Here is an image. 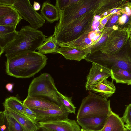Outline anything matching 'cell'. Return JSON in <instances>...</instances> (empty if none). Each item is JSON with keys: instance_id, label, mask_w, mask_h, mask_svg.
Masks as SVG:
<instances>
[{"instance_id": "ffe728a7", "label": "cell", "mask_w": 131, "mask_h": 131, "mask_svg": "<svg viewBox=\"0 0 131 131\" xmlns=\"http://www.w3.org/2000/svg\"><path fill=\"white\" fill-rule=\"evenodd\" d=\"M16 27L0 25V56L4 48L15 38L17 34Z\"/></svg>"}, {"instance_id": "ac0fdd59", "label": "cell", "mask_w": 131, "mask_h": 131, "mask_svg": "<svg viewBox=\"0 0 131 131\" xmlns=\"http://www.w3.org/2000/svg\"><path fill=\"white\" fill-rule=\"evenodd\" d=\"M113 80L109 81L105 79L97 84L92 86L90 91L98 93V95L107 100L115 92L116 88L113 83Z\"/></svg>"}, {"instance_id": "7bdbcfd3", "label": "cell", "mask_w": 131, "mask_h": 131, "mask_svg": "<svg viewBox=\"0 0 131 131\" xmlns=\"http://www.w3.org/2000/svg\"><path fill=\"white\" fill-rule=\"evenodd\" d=\"M125 127L129 131H131V125L125 124Z\"/></svg>"}, {"instance_id": "4dcf8cb0", "label": "cell", "mask_w": 131, "mask_h": 131, "mask_svg": "<svg viewBox=\"0 0 131 131\" xmlns=\"http://www.w3.org/2000/svg\"><path fill=\"white\" fill-rule=\"evenodd\" d=\"M130 17L125 13L122 14L119 17L116 25L120 29L127 28Z\"/></svg>"}, {"instance_id": "4316f807", "label": "cell", "mask_w": 131, "mask_h": 131, "mask_svg": "<svg viewBox=\"0 0 131 131\" xmlns=\"http://www.w3.org/2000/svg\"><path fill=\"white\" fill-rule=\"evenodd\" d=\"M23 19L21 16L14 8L9 14L0 17V25L16 27Z\"/></svg>"}, {"instance_id": "8992f818", "label": "cell", "mask_w": 131, "mask_h": 131, "mask_svg": "<svg viewBox=\"0 0 131 131\" xmlns=\"http://www.w3.org/2000/svg\"><path fill=\"white\" fill-rule=\"evenodd\" d=\"M110 101L91 91L83 99L78 109L77 119L109 115L112 111Z\"/></svg>"}, {"instance_id": "2e32d148", "label": "cell", "mask_w": 131, "mask_h": 131, "mask_svg": "<svg viewBox=\"0 0 131 131\" xmlns=\"http://www.w3.org/2000/svg\"><path fill=\"white\" fill-rule=\"evenodd\" d=\"M57 53L63 55L67 60H74L79 61L85 59L89 53L86 49H82L66 46H60Z\"/></svg>"}, {"instance_id": "d6986e66", "label": "cell", "mask_w": 131, "mask_h": 131, "mask_svg": "<svg viewBox=\"0 0 131 131\" xmlns=\"http://www.w3.org/2000/svg\"><path fill=\"white\" fill-rule=\"evenodd\" d=\"M5 113L15 119L21 126L23 131H37L40 129L38 123L14 112L10 108H4Z\"/></svg>"}, {"instance_id": "b9f144b4", "label": "cell", "mask_w": 131, "mask_h": 131, "mask_svg": "<svg viewBox=\"0 0 131 131\" xmlns=\"http://www.w3.org/2000/svg\"><path fill=\"white\" fill-rule=\"evenodd\" d=\"M129 7L131 9V2H130V3L129 6ZM131 26V16L130 17L128 23V25L127 28H129Z\"/></svg>"}, {"instance_id": "4fadbf2b", "label": "cell", "mask_w": 131, "mask_h": 131, "mask_svg": "<svg viewBox=\"0 0 131 131\" xmlns=\"http://www.w3.org/2000/svg\"><path fill=\"white\" fill-rule=\"evenodd\" d=\"M24 105L31 109L60 110L63 107L46 98L27 96L23 101Z\"/></svg>"}, {"instance_id": "7402d4cb", "label": "cell", "mask_w": 131, "mask_h": 131, "mask_svg": "<svg viewBox=\"0 0 131 131\" xmlns=\"http://www.w3.org/2000/svg\"><path fill=\"white\" fill-rule=\"evenodd\" d=\"M124 125L121 118L112 111L100 131H121L125 128Z\"/></svg>"}, {"instance_id": "74e56055", "label": "cell", "mask_w": 131, "mask_h": 131, "mask_svg": "<svg viewBox=\"0 0 131 131\" xmlns=\"http://www.w3.org/2000/svg\"><path fill=\"white\" fill-rule=\"evenodd\" d=\"M0 131H9L7 122L0 124Z\"/></svg>"}, {"instance_id": "f35d334b", "label": "cell", "mask_w": 131, "mask_h": 131, "mask_svg": "<svg viewBox=\"0 0 131 131\" xmlns=\"http://www.w3.org/2000/svg\"><path fill=\"white\" fill-rule=\"evenodd\" d=\"M130 3V2L125 7V12L124 13L130 17L131 16V9L129 6Z\"/></svg>"}, {"instance_id": "8d00e7d4", "label": "cell", "mask_w": 131, "mask_h": 131, "mask_svg": "<svg viewBox=\"0 0 131 131\" xmlns=\"http://www.w3.org/2000/svg\"><path fill=\"white\" fill-rule=\"evenodd\" d=\"M15 0H0V5L12 6Z\"/></svg>"}, {"instance_id": "f1b7e54d", "label": "cell", "mask_w": 131, "mask_h": 131, "mask_svg": "<svg viewBox=\"0 0 131 131\" xmlns=\"http://www.w3.org/2000/svg\"><path fill=\"white\" fill-rule=\"evenodd\" d=\"M5 114L9 131H23L21 125L15 119L6 113Z\"/></svg>"}, {"instance_id": "277c9868", "label": "cell", "mask_w": 131, "mask_h": 131, "mask_svg": "<svg viewBox=\"0 0 131 131\" xmlns=\"http://www.w3.org/2000/svg\"><path fill=\"white\" fill-rule=\"evenodd\" d=\"M85 59L111 69L120 68L131 73V48L128 40L121 50L113 55H106L99 50L89 53Z\"/></svg>"}, {"instance_id": "ee69618b", "label": "cell", "mask_w": 131, "mask_h": 131, "mask_svg": "<svg viewBox=\"0 0 131 131\" xmlns=\"http://www.w3.org/2000/svg\"><path fill=\"white\" fill-rule=\"evenodd\" d=\"M128 42L130 47L131 48V35L130 33L129 36Z\"/></svg>"}, {"instance_id": "c3c4849f", "label": "cell", "mask_w": 131, "mask_h": 131, "mask_svg": "<svg viewBox=\"0 0 131 131\" xmlns=\"http://www.w3.org/2000/svg\"><path fill=\"white\" fill-rule=\"evenodd\" d=\"M126 131H129L126 129Z\"/></svg>"}, {"instance_id": "60d3db41", "label": "cell", "mask_w": 131, "mask_h": 131, "mask_svg": "<svg viewBox=\"0 0 131 131\" xmlns=\"http://www.w3.org/2000/svg\"><path fill=\"white\" fill-rule=\"evenodd\" d=\"M14 85L12 83H9L7 84L5 86L6 89L9 92L12 91Z\"/></svg>"}, {"instance_id": "ba28073f", "label": "cell", "mask_w": 131, "mask_h": 131, "mask_svg": "<svg viewBox=\"0 0 131 131\" xmlns=\"http://www.w3.org/2000/svg\"><path fill=\"white\" fill-rule=\"evenodd\" d=\"M12 6L32 28L37 29L43 25L45 19L34 9L29 0H15Z\"/></svg>"}, {"instance_id": "d590c367", "label": "cell", "mask_w": 131, "mask_h": 131, "mask_svg": "<svg viewBox=\"0 0 131 131\" xmlns=\"http://www.w3.org/2000/svg\"><path fill=\"white\" fill-rule=\"evenodd\" d=\"M112 15H109L100 19V23L98 27L99 30L101 31L103 29Z\"/></svg>"}, {"instance_id": "e575fe53", "label": "cell", "mask_w": 131, "mask_h": 131, "mask_svg": "<svg viewBox=\"0 0 131 131\" xmlns=\"http://www.w3.org/2000/svg\"><path fill=\"white\" fill-rule=\"evenodd\" d=\"M14 8L12 6L0 5V17L9 14Z\"/></svg>"}, {"instance_id": "8fae6325", "label": "cell", "mask_w": 131, "mask_h": 131, "mask_svg": "<svg viewBox=\"0 0 131 131\" xmlns=\"http://www.w3.org/2000/svg\"><path fill=\"white\" fill-rule=\"evenodd\" d=\"M111 69L98 64L93 63L87 76L85 88L90 91L91 87L111 76Z\"/></svg>"}, {"instance_id": "44dd1931", "label": "cell", "mask_w": 131, "mask_h": 131, "mask_svg": "<svg viewBox=\"0 0 131 131\" xmlns=\"http://www.w3.org/2000/svg\"><path fill=\"white\" fill-rule=\"evenodd\" d=\"M40 14L45 20L50 23H52L59 19L58 10L55 6L50 2L46 1L42 5Z\"/></svg>"}, {"instance_id": "681fc988", "label": "cell", "mask_w": 131, "mask_h": 131, "mask_svg": "<svg viewBox=\"0 0 131 131\" xmlns=\"http://www.w3.org/2000/svg\"></svg>"}, {"instance_id": "9c48e42d", "label": "cell", "mask_w": 131, "mask_h": 131, "mask_svg": "<svg viewBox=\"0 0 131 131\" xmlns=\"http://www.w3.org/2000/svg\"><path fill=\"white\" fill-rule=\"evenodd\" d=\"M129 34L127 28L114 29L109 35L105 45L100 51L108 56L118 52L127 43Z\"/></svg>"}, {"instance_id": "836d02e7", "label": "cell", "mask_w": 131, "mask_h": 131, "mask_svg": "<svg viewBox=\"0 0 131 131\" xmlns=\"http://www.w3.org/2000/svg\"><path fill=\"white\" fill-rule=\"evenodd\" d=\"M25 112L26 116L32 122L37 123L36 122V114L34 111L25 106Z\"/></svg>"}, {"instance_id": "484cf974", "label": "cell", "mask_w": 131, "mask_h": 131, "mask_svg": "<svg viewBox=\"0 0 131 131\" xmlns=\"http://www.w3.org/2000/svg\"><path fill=\"white\" fill-rule=\"evenodd\" d=\"M52 35L46 38L43 43L37 49L38 52L45 54H56L59 47Z\"/></svg>"}, {"instance_id": "30bf717a", "label": "cell", "mask_w": 131, "mask_h": 131, "mask_svg": "<svg viewBox=\"0 0 131 131\" xmlns=\"http://www.w3.org/2000/svg\"><path fill=\"white\" fill-rule=\"evenodd\" d=\"M40 129L47 131H80V127L75 120L69 119L37 123Z\"/></svg>"}, {"instance_id": "52a82bcc", "label": "cell", "mask_w": 131, "mask_h": 131, "mask_svg": "<svg viewBox=\"0 0 131 131\" xmlns=\"http://www.w3.org/2000/svg\"><path fill=\"white\" fill-rule=\"evenodd\" d=\"M99 0H79L76 3L58 11L59 20L54 28H58L74 20L86 13L95 11Z\"/></svg>"}, {"instance_id": "5bb4252c", "label": "cell", "mask_w": 131, "mask_h": 131, "mask_svg": "<svg viewBox=\"0 0 131 131\" xmlns=\"http://www.w3.org/2000/svg\"><path fill=\"white\" fill-rule=\"evenodd\" d=\"M109 115L81 118L77 119V121L79 125L85 130L100 131L104 127Z\"/></svg>"}, {"instance_id": "d4e9b609", "label": "cell", "mask_w": 131, "mask_h": 131, "mask_svg": "<svg viewBox=\"0 0 131 131\" xmlns=\"http://www.w3.org/2000/svg\"><path fill=\"white\" fill-rule=\"evenodd\" d=\"M111 77L116 83H122L131 85V73L120 68L111 69Z\"/></svg>"}, {"instance_id": "d6a6232c", "label": "cell", "mask_w": 131, "mask_h": 131, "mask_svg": "<svg viewBox=\"0 0 131 131\" xmlns=\"http://www.w3.org/2000/svg\"><path fill=\"white\" fill-rule=\"evenodd\" d=\"M122 14L121 12H118L112 14L104 28L111 27L116 25L119 17Z\"/></svg>"}, {"instance_id": "7c38bea8", "label": "cell", "mask_w": 131, "mask_h": 131, "mask_svg": "<svg viewBox=\"0 0 131 131\" xmlns=\"http://www.w3.org/2000/svg\"><path fill=\"white\" fill-rule=\"evenodd\" d=\"M36 113V122L68 119L69 113L63 107L60 110L31 109Z\"/></svg>"}, {"instance_id": "5b68a950", "label": "cell", "mask_w": 131, "mask_h": 131, "mask_svg": "<svg viewBox=\"0 0 131 131\" xmlns=\"http://www.w3.org/2000/svg\"><path fill=\"white\" fill-rule=\"evenodd\" d=\"M59 92L52 77L44 73L32 80L28 90L27 96L44 98L60 106Z\"/></svg>"}, {"instance_id": "6da1fadb", "label": "cell", "mask_w": 131, "mask_h": 131, "mask_svg": "<svg viewBox=\"0 0 131 131\" xmlns=\"http://www.w3.org/2000/svg\"><path fill=\"white\" fill-rule=\"evenodd\" d=\"M47 59L45 55L38 52L22 53L7 60L6 73L17 78H30L44 68Z\"/></svg>"}, {"instance_id": "7dc6e473", "label": "cell", "mask_w": 131, "mask_h": 131, "mask_svg": "<svg viewBox=\"0 0 131 131\" xmlns=\"http://www.w3.org/2000/svg\"><path fill=\"white\" fill-rule=\"evenodd\" d=\"M121 131H126V129L125 128L124 129Z\"/></svg>"}, {"instance_id": "f546056e", "label": "cell", "mask_w": 131, "mask_h": 131, "mask_svg": "<svg viewBox=\"0 0 131 131\" xmlns=\"http://www.w3.org/2000/svg\"><path fill=\"white\" fill-rule=\"evenodd\" d=\"M79 0H57L56 1L55 6L58 10H62L63 9L69 7L76 3Z\"/></svg>"}, {"instance_id": "bcb514c9", "label": "cell", "mask_w": 131, "mask_h": 131, "mask_svg": "<svg viewBox=\"0 0 131 131\" xmlns=\"http://www.w3.org/2000/svg\"><path fill=\"white\" fill-rule=\"evenodd\" d=\"M80 131H87L84 130V129H83L82 128H81V129Z\"/></svg>"}, {"instance_id": "e0dca14e", "label": "cell", "mask_w": 131, "mask_h": 131, "mask_svg": "<svg viewBox=\"0 0 131 131\" xmlns=\"http://www.w3.org/2000/svg\"><path fill=\"white\" fill-rule=\"evenodd\" d=\"M93 36L92 28H91L83 35L74 41L63 44L60 46H66L82 49H85L90 47L95 40L99 37L95 38Z\"/></svg>"}, {"instance_id": "9a60e30c", "label": "cell", "mask_w": 131, "mask_h": 131, "mask_svg": "<svg viewBox=\"0 0 131 131\" xmlns=\"http://www.w3.org/2000/svg\"><path fill=\"white\" fill-rule=\"evenodd\" d=\"M129 3L128 1L99 0L97 6L95 11V15L100 17L106 12L108 15L112 10L125 8Z\"/></svg>"}, {"instance_id": "603a6c76", "label": "cell", "mask_w": 131, "mask_h": 131, "mask_svg": "<svg viewBox=\"0 0 131 131\" xmlns=\"http://www.w3.org/2000/svg\"><path fill=\"white\" fill-rule=\"evenodd\" d=\"M115 26L108 28H104L102 31L100 37L95 41V43L92 46L86 49L89 53L100 50L105 45L108 37L112 32L115 29H116Z\"/></svg>"}, {"instance_id": "ab89813d", "label": "cell", "mask_w": 131, "mask_h": 131, "mask_svg": "<svg viewBox=\"0 0 131 131\" xmlns=\"http://www.w3.org/2000/svg\"><path fill=\"white\" fill-rule=\"evenodd\" d=\"M33 7L34 9L36 11L39 10L40 8V6L39 3L36 1L34 2Z\"/></svg>"}, {"instance_id": "7a4b0ae2", "label": "cell", "mask_w": 131, "mask_h": 131, "mask_svg": "<svg viewBox=\"0 0 131 131\" xmlns=\"http://www.w3.org/2000/svg\"><path fill=\"white\" fill-rule=\"evenodd\" d=\"M14 39L4 48L7 60L21 54L35 51L46 37L43 32L30 25L23 27Z\"/></svg>"}, {"instance_id": "cb8c5ba5", "label": "cell", "mask_w": 131, "mask_h": 131, "mask_svg": "<svg viewBox=\"0 0 131 131\" xmlns=\"http://www.w3.org/2000/svg\"><path fill=\"white\" fill-rule=\"evenodd\" d=\"M3 104L4 108H10L21 116L27 118L25 114V106L23 102L17 97L11 96L6 98Z\"/></svg>"}, {"instance_id": "3957f363", "label": "cell", "mask_w": 131, "mask_h": 131, "mask_svg": "<svg viewBox=\"0 0 131 131\" xmlns=\"http://www.w3.org/2000/svg\"><path fill=\"white\" fill-rule=\"evenodd\" d=\"M95 11L89 12L74 20L58 28H54L52 36L59 46L76 40L92 28Z\"/></svg>"}, {"instance_id": "f6af8a7d", "label": "cell", "mask_w": 131, "mask_h": 131, "mask_svg": "<svg viewBox=\"0 0 131 131\" xmlns=\"http://www.w3.org/2000/svg\"><path fill=\"white\" fill-rule=\"evenodd\" d=\"M41 129V130H39L37 131H47V130H46L45 129Z\"/></svg>"}, {"instance_id": "83f0119b", "label": "cell", "mask_w": 131, "mask_h": 131, "mask_svg": "<svg viewBox=\"0 0 131 131\" xmlns=\"http://www.w3.org/2000/svg\"><path fill=\"white\" fill-rule=\"evenodd\" d=\"M61 106L69 113L75 114L76 107L73 104L71 97H68L59 92Z\"/></svg>"}, {"instance_id": "1f68e13d", "label": "cell", "mask_w": 131, "mask_h": 131, "mask_svg": "<svg viewBox=\"0 0 131 131\" xmlns=\"http://www.w3.org/2000/svg\"><path fill=\"white\" fill-rule=\"evenodd\" d=\"M121 118L126 124L131 125V104L127 106L123 115Z\"/></svg>"}]
</instances>
